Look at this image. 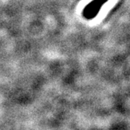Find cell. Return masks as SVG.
<instances>
[{"instance_id":"1","label":"cell","mask_w":130,"mask_h":130,"mask_svg":"<svg viewBox=\"0 0 130 130\" xmlns=\"http://www.w3.org/2000/svg\"><path fill=\"white\" fill-rule=\"evenodd\" d=\"M108 1V0H93L85 7L83 11V16L88 20L94 19L99 13L103 5Z\"/></svg>"}]
</instances>
